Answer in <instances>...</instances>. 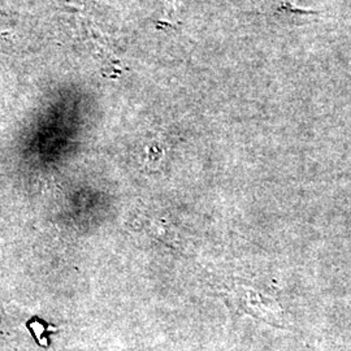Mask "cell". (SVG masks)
<instances>
[{"label":"cell","instance_id":"6da1fadb","mask_svg":"<svg viewBox=\"0 0 351 351\" xmlns=\"http://www.w3.org/2000/svg\"><path fill=\"white\" fill-rule=\"evenodd\" d=\"M275 1L278 4L281 11H287V12L291 13V14H302V16H304V14H316V13H319L316 12V11H307V10L298 8L293 3H290L289 0H275Z\"/></svg>","mask_w":351,"mask_h":351}]
</instances>
